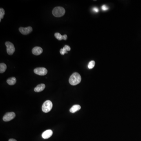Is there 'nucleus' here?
Wrapping results in <instances>:
<instances>
[{
    "instance_id": "1",
    "label": "nucleus",
    "mask_w": 141,
    "mask_h": 141,
    "mask_svg": "<svg viewBox=\"0 0 141 141\" xmlns=\"http://www.w3.org/2000/svg\"><path fill=\"white\" fill-rule=\"evenodd\" d=\"M81 81V77L79 73H75L70 76L69 79V83L72 86H76Z\"/></svg>"
},
{
    "instance_id": "2",
    "label": "nucleus",
    "mask_w": 141,
    "mask_h": 141,
    "mask_svg": "<svg viewBox=\"0 0 141 141\" xmlns=\"http://www.w3.org/2000/svg\"><path fill=\"white\" fill-rule=\"evenodd\" d=\"M65 12L64 8L62 7H55L52 11L53 15L57 17H61L64 15Z\"/></svg>"
},
{
    "instance_id": "3",
    "label": "nucleus",
    "mask_w": 141,
    "mask_h": 141,
    "mask_svg": "<svg viewBox=\"0 0 141 141\" xmlns=\"http://www.w3.org/2000/svg\"><path fill=\"white\" fill-rule=\"evenodd\" d=\"M53 107V103L51 101H45L42 106V110L44 112L47 113L51 111Z\"/></svg>"
},
{
    "instance_id": "4",
    "label": "nucleus",
    "mask_w": 141,
    "mask_h": 141,
    "mask_svg": "<svg viewBox=\"0 0 141 141\" xmlns=\"http://www.w3.org/2000/svg\"><path fill=\"white\" fill-rule=\"evenodd\" d=\"M5 45L7 47V52L8 55H13L14 52L15 51V48L11 42H6L5 43Z\"/></svg>"
},
{
    "instance_id": "5",
    "label": "nucleus",
    "mask_w": 141,
    "mask_h": 141,
    "mask_svg": "<svg viewBox=\"0 0 141 141\" xmlns=\"http://www.w3.org/2000/svg\"><path fill=\"white\" fill-rule=\"evenodd\" d=\"M34 72L37 75L44 76L47 74L48 73V70L44 68H38L35 69L34 70Z\"/></svg>"
},
{
    "instance_id": "6",
    "label": "nucleus",
    "mask_w": 141,
    "mask_h": 141,
    "mask_svg": "<svg viewBox=\"0 0 141 141\" xmlns=\"http://www.w3.org/2000/svg\"><path fill=\"white\" fill-rule=\"evenodd\" d=\"M15 114L14 112H7L3 116V120L4 121H9L15 117Z\"/></svg>"
},
{
    "instance_id": "7",
    "label": "nucleus",
    "mask_w": 141,
    "mask_h": 141,
    "mask_svg": "<svg viewBox=\"0 0 141 141\" xmlns=\"http://www.w3.org/2000/svg\"><path fill=\"white\" fill-rule=\"evenodd\" d=\"M32 30L33 29L31 26H29L27 28L20 27L19 28V31L24 35H27L30 34L32 31Z\"/></svg>"
},
{
    "instance_id": "8",
    "label": "nucleus",
    "mask_w": 141,
    "mask_h": 141,
    "mask_svg": "<svg viewBox=\"0 0 141 141\" xmlns=\"http://www.w3.org/2000/svg\"><path fill=\"white\" fill-rule=\"evenodd\" d=\"M53 133V131L51 130H47L42 133V137L44 139H48L52 136Z\"/></svg>"
},
{
    "instance_id": "9",
    "label": "nucleus",
    "mask_w": 141,
    "mask_h": 141,
    "mask_svg": "<svg viewBox=\"0 0 141 141\" xmlns=\"http://www.w3.org/2000/svg\"><path fill=\"white\" fill-rule=\"evenodd\" d=\"M43 52V50L40 47H35L32 49V53L35 55H40Z\"/></svg>"
},
{
    "instance_id": "10",
    "label": "nucleus",
    "mask_w": 141,
    "mask_h": 141,
    "mask_svg": "<svg viewBox=\"0 0 141 141\" xmlns=\"http://www.w3.org/2000/svg\"><path fill=\"white\" fill-rule=\"evenodd\" d=\"M46 86L44 84L42 83L38 85V86H36L34 89V91L36 92H38L43 91L44 89L45 88Z\"/></svg>"
},
{
    "instance_id": "11",
    "label": "nucleus",
    "mask_w": 141,
    "mask_h": 141,
    "mask_svg": "<svg viewBox=\"0 0 141 141\" xmlns=\"http://www.w3.org/2000/svg\"><path fill=\"white\" fill-rule=\"evenodd\" d=\"M55 38L59 40H66L68 38V36L66 35H62L60 33H56L55 34Z\"/></svg>"
},
{
    "instance_id": "12",
    "label": "nucleus",
    "mask_w": 141,
    "mask_h": 141,
    "mask_svg": "<svg viewBox=\"0 0 141 141\" xmlns=\"http://www.w3.org/2000/svg\"><path fill=\"white\" fill-rule=\"evenodd\" d=\"M81 106L79 105H75L70 109V112L71 113H75L77 111L80 110L81 109Z\"/></svg>"
},
{
    "instance_id": "13",
    "label": "nucleus",
    "mask_w": 141,
    "mask_h": 141,
    "mask_svg": "<svg viewBox=\"0 0 141 141\" xmlns=\"http://www.w3.org/2000/svg\"><path fill=\"white\" fill-rule=\"evenodd\" d=\"M17 80L15 77H11L7 80V82L11 86L14 85L16 83Z\"/></svg>"
},
{
    "instance_id": "14",
    "label": "nucleus",
    "mask_w": 141,
    "mask_h": 141,
    "mask_svg": "<svg viewBox=\"0 0 141 141\" xmlns=\"http://www.w3.org/2000/svg\"><path fill=\"white\" fill-rule=\"evenodd\" d=\"M7 66L4 63H1L0 64V73H4L6 70Z\"/></svg>"
},
{
    "instance_id": "15",
    "label": "nucleus",
    "mask_w": 141,
    "mask_h": 141,
    "mask_svg": "<svg viewBox=\"0 0 141 141\" xmlns=\"http://www.w3.org/2000/svg\"><path fill=\"white\" fill-rule=\"evenodd\" d=\"M5 15V11L2 8L0 9V22H1V19H3L4 16Z\"/></svg>"
},
{
    "instance_id": "16",
    "label": "nucleus",
    "mask_w": 141,
    "mask_h": 141,
    "mask_svg": "<svg viewBox=\"0 0 141 141\" xmlns=\"http://www.w3.org/2000/svg\"><path fill=\"white\" fill-rule=\"evenodd\" d=\"M95 64V62L94 61L92 60L89 62L88 65V67L89 69H92L94 67Z\"/></svg>"
},
{
    "instance_id": "17",
    "label": "nucleus",
    "mask_w": 141,
    "mask_h": 141,
    "mask_svg": "<svg viewBox=\"0 0 141 141\" xmlns=\"http://www.w3.org/2000/svg\"><path fill=\"white\" fill-rule=\"evenodd\" d=\"M68 52H67V51H66V50H65L64 48H62V49H60V53L61 54V55H64L65 53H67Z\"/></svg>"
},
{
    "instance_id": "18",
    "label": "nucleus",
    "mask_w": 141,
    "mask_h": 141,
    "mask_svg": "<svg viewBox=\"0 0 141 141\" xmlns=\"http://www.w3.org/2000/svg\"><path fill=\"white\" fill-rule=\"evenodd\" d=\"M101 9L103 11H107L108 10V8L107 6L106 5H103L101 7Z\"/></svg>"
},
{
    "instance_id": "19",
    "label": "nucleus",
    "mask_w": 141,
    "mask_h": 141,
    "mask_svg": "<svg viewBox=\"0 0 141 141\" xmlns=\"http://www.w3.org/2000/svg\"><path fill=\"white\" fill-rule=\"evenodd\" d=\"M63 48H64L66 51H70V48L69 46H68V45H65V46H64Z\"/></svg>"
},
{
    "instance_id": "20",
    "label": "nucleus",
    "mask_w": 141,
    "mask_h": 141,
    "mask_svg": "<svg viewBox=\"0 0 141 141\" xmlns=\"http://www.w3.org/2000/svg\"><path fill=\"white\" fill-rule=\"evenodd\" d=\"M92 10H93V11H94L96 12V13L98 12V11H99V9H98V8H93Z\"/></svg>"
},
{
    "instance_id": "21",
    "label": "nucleus",
    "mask_w": 141,
    "mask_h": 141,
    "mask_svg": "<svg viewBox=\"0 0 141 141\" xmlns=\"http://www.w3.org/2000/svg\"><path fill=\"white\" fill-rule=\"evenodd\" d=\"M9 141H17L16 140L14 139H10L9 140Z\"/></svg>"
}]
</instances>
